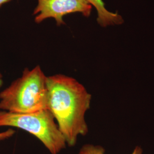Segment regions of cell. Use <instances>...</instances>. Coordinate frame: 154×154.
<instances>
[{"mask_svg": "<svg viewBox=\"0 0 154 154\" xmlns=\"http://www.w3.org/2000/svg\"><path fill=\"white\" fill-rule=\"evenodd\" d=\"M48 109L57 122L66 144L73 147L79 135L88 129L85 114L90 107L91 95L75 79L58 74L48 77Z\"/></svg>", "mask_w": 154, "mask_h": 154, "instance_id": "obj_1", "label": "cell"}, {"mask_svg": "<svg viewBox=\"0 0 154 154\" xmlns=\"http://www.w3.org/2000/svg\"><path fill=\"white\" fill-rule=\"evenodd\" d=\"M47 79L39 65L25 68L21 77L0 93V110L26 114L48 109Z\"/></svg>", "mask_w": 154, "mask_h": 154, "instance_id": "obj_2", "label": "cell"}, {"mask_svg": "<svg viewBox=\"0 0 154 154\" xmlns=\"http://www.w3.org/2000/svg\"><path fill=\"white\" fill-rule=\"evenodd\" d=\"M3 126L16 127L32 134L51 154H58L66 148L65 138L48 109L26 114L0 111V127Z\"/></svg>", "mask_w": 154, "mask_h": 154, "instance_id": "obj_3", "label": "cell"}, {"mask_svg": "<svg viewBox=\"0 0 154 154\" xmlns=\"http://www.w3.org/2000/svg\"><path fill=\"white\" fill-rule=\"evenodd\" d=\"M33 14L34 21L40 23L48 18L55 20L57 26L65 25L63 17L79 13L85 17L91 15L93 6L86 0H37Z\"/></svg>", "mask_w": 154, "mask_h": 154, "instance_id": "obj_4", "label": "cell"}, {"mask_svg": "<svg viewBox=\"0 0 154 154\" xmlns=\"http://www.w3.org/2000/svg\"><path fill=\"white\" fill-rule=\"evenodd\" d=\"M97 11V21L102 28L122 25L124 23L123 17L117 13L108 11L102 0H86Z\"/></svg>", "mask_w": 154, "mask_h": 154, "instance_id": "obj_5", "label": "cell"}, {"mask_svg": "<svg viewBox=\"0 0 154 154\" xmlns=\"http://www.w3.org/2000/svg\"><path fill=\"white\" fill-rule=\"evenodd\" d=\"M142 154L143 149L139 146L135 147L132 153V154ZM77 154H105V149L100 146L88 144L83 146Z\"/></svg>", "mask_w": 154, "mask_h": 154, "instance_id": "obj_6", "label": "cell"}, {"mask_svg": "<svg viewBox=\"0 0 154 154\" xmlns=\"http://www.w3.org/2000/svg\"><path fill=\"white\" fill-rule=\"evenodd\" d=\"M16 132V131L12 128H9L4 132H0V142L5 140L12 137Z\"/></svg>", "mask_w": 154, "mask_h": 154, "instance_id": "obj_7", "label": "cell"}, {"mask_svg": "<svg viewBox=\"0 0 154 154\" xmlns=\"http://www.w3.org/2000/svg\"><path fill=\"white\" fill-rule=\"evenodd\" d=\"M11 0H0V7L2 5H3L4 4H5L6 3L11 1Z\"/></svg>", "mask_w": 154, "mask_h": 154, "instance_id": "obj_8", "label": "cell"}, {"mask_svg": "<svg viewBox=\"0 0 154 154\" xmlns=\"http://www.w3.org/2000/svg\"><path fill=\"white\" fill-rule=\"evenodd\" d=\"M2 75L1 73L0 72V82H1V81H2Z\"/></svg>", "mask_w": 154, "mask_h": 154, "instance_id": "obj_9", "label": "cell"}]
</instances>
